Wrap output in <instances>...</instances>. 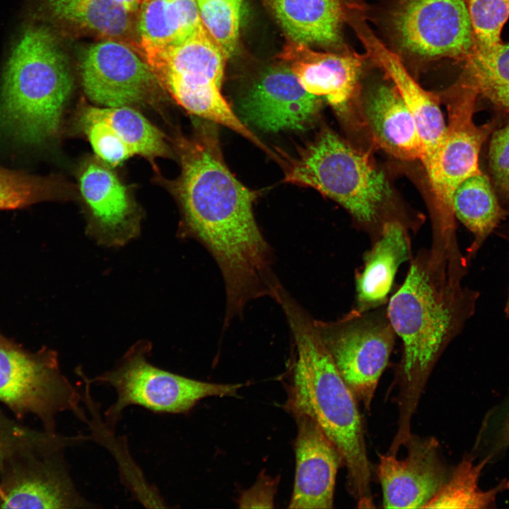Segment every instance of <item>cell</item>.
Masks as SVG:
<instances>
[{"label":"cell","mask_w":509,"mask_h":509,"mask_svg":"<svg viewBox=\"0 0 509 509\" xmlns=\"http://www.w3.org/2000/svg\"><path fill=\"white\" fill-rule=\"evenodd\" d=\"M362 117L373 142L385 153L421 161L423 150L415 121L394 85L372 89L363 100Z\"/></svg>","instance_id":"20"},{"label":"cell","mask_w":509,"mask_h":509,"mask_svg":"<svg viewBox=\"0 0 509 509\" xmlns=\"http://www.w3.org/2000/svg\"><path fill=\"white\" fill-rule=\"evenodd\" d=\"M139 50L160 87L186 111L222 124L266 148L233 112L221 93L227 59L205 26L186 39Z\"/></svg>","instance_id":"5"},{"label":"cell","mask_w":509,"mask_h":509,"mask_svg":"<svg viewBox=\"0 0 509 509\" xmlns=\"http://www.w3.org/2000/svg\"><path fill=\"white\" fill-rule=\"evenodd\" d=\"M83 382L81 393L83 403L89 412L86 422L89 429L88 440L105 447L115 458L119 477L133 498L146 508H167L164 498L158 488L148 481L141 469L129 453L127 441L124 436H117L115 428L108 426L100 413L99 404L91 395L92 386L84 372L79 374Z\"/></svg>","instance_id":"23"},{"label":"cell","mask_w":509,"mask_h":509,"mask_svg":"<svg viewBox=\"0 0 509 509\" xmlns=\"http://www.w3.org/2000/svg\"><path fill=\"white\" fill-rule=\"evenodd\" d=\"M467 261L457 245L435 240L431 249L412 259L404 281L387 305L390 322L403 345L404 420L411 419L437 360L475 310L479 293L461 284Z\"/></svg>","instance_id":"2"},{"label":"cell","mask_w":509,"mask_h":509,"mask_svg":"<svg viewBox=\"0 0 509 509\" xmlns=\"http://www.w3.org/2000/svg\"><path fill=\"white\" fill-rule=\"evenodd\" d=\"M398 47L421 59H467L472 29L464 0H397L390 13Z\"/></svg>","instance_id":"11"},{"label":"cell","mask_w":509,"mask_h":509,"mask_svg":"<svg viewBox=\"0 0 509 509\" xmlns=\"http://www.w3.org/2000/svg\"><path fill=\"white\" fill-rule=\"evenodd\" d=\"M202 23L227 58L235 50L242 0H196Z\"/></svg>","instance_id":"31"},{"label":"cell","mask_w":509,"mask_h":509,"mask_svg":"<svg viewBox=\"0 0 509 509\" xmlns=\"http://www.w3.org/2000/svg\"><path fill=\"white\" fill-rule=\"evenodd\" d=\"M3 452H3V449H2V447H1V445H0V459L2 458Z\"/></svg>","instance_id":"39"},{"label":"cell","mask_w":509,"mask_h":509,"mask_svg":"<svg viewBox=\"0 0 509 509\" xmlns=\"http://www.w3.org/2000/svg\"><path fill=\"white\" fill-rule=\"evenodd\" d=\"M79 124L96 155L112 167L134 155L150 160L170 155L163 134L129 106H86Z\"/></svg>","instance_id":"14"},{"label":"cell","mask_w":509,"mask_h":509,"mask_svg":"<svg viewBox=\"0 0 509 509\" xmlns=\"http://www.w3.org/2000/svg\"><path fill=\"white\" fill-rule=\"evenodd\" d=\"M501 447L509 446V415L505 419L501 435Z\"/></svg>","instance_id":"36"},{"label":"cell","mask_w":509,"mask_h":509,"mask_svg":"<svg viewBox=\"0 0 509 509\" xmlns=\"http://www.w3.org/2000/svg\"><path fill=\"white\" fill-rule=\"evenodd\" d=\"M411 255L407 226L398 220L387 221L356 275L353 309L365 311L386 305L399 267L410 260Z\"/></svg>","instance_id":"22"},{"label":"cell","mask_w":509,"mask_h":509,"mask_svg":"<svg viewBox=\"0 0 509 509\" xmlns=\"http://www.w3.org/2000/svg\"><path fill=\"white\" fill-rule=\"evenodd\" d=\"M81 194L90 214L89 233L106 247H121L139 232V216L125 186L109 168L86 164L79 177Z\"/></svg>","instance_id":"17"},{"label":"cell","mask_w":509,"mask_h":509,"mask_svg":"<svg viewBox=\"0 0 509 509\" xmlns=\"http://www.w3.org/2000/svg\"><path fill=\"white\" fill-rule=\"evenodd\" d=\"M66 57L54 35L35 23L16 40L0 88V134L37 146L54 139L71 91Z\"/></svg>","instance_id":"4"},{"label":"cell","mask_w":509,"mask_h":509,"mask_svg":"<svg viewBox=\"0 0 509 509\" xmlns=\"http://www.w3.org/2000/svg\"><path fill=\"white\" fill-rule=\"evenodd\" d=\"M298 427L296 472L289 508H332L336 477L343 457L310 416L291 411Z\"/></svg>","instance_id":"16"},{"label":"cell","mask_w":509,"mask_h":509,"mask_svg":"<svg viewBox=\"0 0 509 509\" xmlns=\"http://www.w3.org/2000/svg\"><path fill=\"white\" fill-rule=\"evenodd\" d=\"M503 311H504L505 316L508 317H509V286H508V297L506 299V302L505 304V308H504Z\"/></svg>","instance_id":"38"},{"label":"cell","mask_w":509,"mask_h":509,"mask_svg":"<svg viewBox=\"0 0 509 509\" xmlns=\"http://www.w3.org/2000/svg\"><path fill=\"white\" fill-rule=\"evenodd\" d=\"M282 307L296 348L288 408L312 419L341 453L358 508H373L371 467L358 401L337 370L312 319L283 289Z\"/></svg>","instance_id":"3"},{"label":"cell","mask_w":509,"mask_h":509,"mask_svg":"<svg viewBox=\"0 0 509 509\" xmlns=\"http://www.w3.org/2000/svg\"><path fill=\"white\" fill-rule=\"evenodd\" d=\"M180 147L175 191L185 233L216 260L225 283L226 314L238 316L250 300L273 298L279 286L271 269V250L253 212L257 192L226 165L213 127L201 128Z\"/></svg>","instance_id":"1"},{"label":"cell","mask_w":509,"mask_h":509,"mask_svg":"<svg viewBox=\"0 0 509 509\" xmlns=\"http://www.w3.org/2000/svg\"><path fill=\"white\" fill-rule=\"evenodd\" d=\"M452 210L455 217L474 236L467 260L476 255L505 216L489 179L482 172L469 177L458 187L452 198Z\"/></svg>","instance_id":"27"},{"label":"cell","mask_w":509,"mask_h":509,"mask_svg":"<svg viewBox=\"0 0 509 509\" xmlns=\"http://www.w3.org/2000/svg\"><path fill=\"white\" fill-rule=\"evenodd\" d=\"M284 181L316 189L365 227L377 222L389 194L385 175L369 153L330 129L322 130L290 160Z\"/></svg>","instance_id":"6"},{"label":"cell","mask_w":509,"mask_h":509,"mask_svg":"<svg viewBox=\"0 0 509 509\" xmlns=\"http://www.w3.org/2000/svg\"><path fill=\"white\" fill-rule=\"evenodd\" d=\"M464 73L476 86L479 95L496 107L509 111V82L492 78L469 65Z\"/></svg>","instance_id":"33"},{"label":"cell","mask_w":509,"mask_h":509,"mask_svg":"<svg viewBox=\"0 0 509 509\" xmlns=\"http://www.w3.org/2000/svg\"><path fill=\"white\" fill-rule=\"evenodd\" d=\"M139 51L126 42L112 39L86 48L80 74L87 96L104 107L153 103L160 86Z\"/></svg>","instance_id":"12"},{"label":"cell","mask_w":509,"mask_h":509,"mask_svg":"<svg viewBox=\"0 0 509 509\" xmlns=\"http://www.w3.org/2000/svg\"><path fill=\"white\" fill-rule=\"evenodd\" d=\"M278 479L266 475L259 476L250 489L245 491L239 499L240 508H273Z\"/></svg>","instance_id":"35"},{"label":"cell","mask_w":509,"mask_h":509,"mask_svg":"<svg viewBox=\"0 0 509 509\" xmlns=\"http://www.w3.org/2000/svg\"><path fill=\"white\" fill-rule=\"evenodd\" d=\"M139 11V47L177 43L204 26L196 0H144Z\"/></svg>","instance_id":"26"},{"label":"cell","mask_w":509,"mask_h":509,"mask_svg":"<svg viewBox=\"0 0 509 509\" xmlns=\"http://www.w3.org/2000/svg\"><path fill=\"white\" fill-rule=\"evenodd\" d=\"M0 400L17 411L37 414L51 427L61 411L83 423L88 419L81 393L60 372L55 354L31 356L1 337Z\"/></svg>","instance_id":"10"},{"label":"cell","mask_w":509,"mask_h":509,"mask_svg":"<svg viewBox=\"0 0 509 509\" xmlns=\"http://www.w3.org/2000/svg\"><path fill=\"white\" fill-rule=\"evenodd\" d=\"M350 23L368 56L391 79L410 111L421 140L423 150L421 162L426 168L435 155L447 127L438 97L424 90L413 78L399 57L373 33L360 15L353 17Z\"/></svg>","instance_id":"18"},{"label":"cell","mask_w":509,"mask_h":509,"mask_svg":"<svg viewBox=\"0 0 509 509\" xmlns=\"http://www.w3.org/2000/svg\"><path fill=\"white\" fill-rule=\"evenodd\" d=\"M151 345L132 346L115 366L89 378L93 384L112 387L115 402L103 414L115 428L128 406H139L156 414L189 412L201 399L235 396L242 384H217L189 378L154 365L148 361Z\"/></svg>","instance_id":"7"},{"label":"cell","mask_w":509,"mask_h":509,"mask_svg":"<svg viewBox=\"0 0 509 509\" xmlns=\"http://www.w3.org/2000/svg\"><path fill=\"white\" fill-rule=\"evenodd\" d=\"M59 182L52 177L30 175L0 165V210L23 208L57 198Z\"/></svg>","instance_id":"29"},{"label":"cell","mask_w":509,"mask_h":509,"mask_svg":"<svg viewBox=\"0 0 509 509\" xmlns=\"http://www.w3.org/2000/svg\"><path fill=\"white\" fill-rule=\"evenodd\" d=\"M2 508H92L98 506L77 489L64 462L13 485L4 496Z\"/></svg>","instance_id":"24"},{"label":"cell","mask_w":509,"mask_h":509,"mask_svg":"<svg viewBox=\"0 0 509 509\" xmlns=\"http://www.w3.org/2000/svg\"><path fill=\"white\" fill-rule=\"evenodd\" d=\"M131 12L139 11L144 0H117Z\"/></svg>","instance_id":"37"},{"label":"cell","mask_w":509,"mask_h":509,"mask_svg":"<svg viewBox=\"0 0 509 509\" xmlns=\"http://www.w3.org/2000/svg\"><path fill=\"white\" fill-rule=\"evenodd\" d=\"M479 91L466 76L447 91L448 123L445 135L425 168L433 194L438 230L455 231L452 198L458 187L480 173L479 153L495 128L493 122L476 125L473 119Z\"/></svg>","instance_id":"8"},{"label":"cell","mask_w":509,"mask_h":509,"mask_svg":"<svg viewBox=\"0 0 509 509\" xmlns=\"http://www.w3.org/2000/svg\"><path fill=\"white\" fill-rule=\"evenodd\" d=\"M407 455L402 460L394 454H380L378 476L385 508H423L447 480L433 438L410 435L404 443Z\"/></svg>","instance_id":"15"},{"label":"cell","mask_w":509,"mask_h":509,"mask_svg":"<svg viewBox=\"0 0 509 509\" xmlns=\"http://www.w3.org/2000/svg\"><path fill=\"white\" fill-rule=\"evenodd\" d=\"M464 1L472 29L473 46L470 54H488L502 44L501 34L509 18V0Z\"/></svg>","instance_id":"30"},{"label":"cell","mask_w":509,"mask_h":509,"mask_svg":"<svg viewBox=\"0 0 509 509\" xmlns=\"http://www.w3.org/2000/svg\"><path fill=\"white\" fill-rule=\"evenodd\" d=\"M45 6L57 21L138 46L131 37L136 30L134 12L117 0H45Z\"/></svg>","instance_id":"25"},{"label":"cell","mask_w":509,"mask_h":509,"mask_svg":"<svg viewBox=\"0 0 509 509\" xmlns=\"http://www.w3.org/2000/svg\"><path fill=\"white\" fill-rule=\"evenodd\" d=\"M279 58L308 93L323 97L337 112H345L355 95L363 62L356 53L319 52L288 40Z\"/></svg>","instance_id":"19"},{"label":"cell","mask_w":509,"mask_h":509,"mask_svg":"<svg viewBox=\"0 0 509 509\" xmlns=\"http://www.w3.org/2000/svg\"><path fill=\"white\" fill-rule=\"evenodd\" d=\"M288 40L333 47L344 23L361 11L356 0H267Z\"/></svg>","instance_id":"21"},{"label":"cell","mask_w":509,"mask_h":509,"mask_svg":"<svg viewBox=\"0 0 509 509\" xmlns=\"http://www.w3.org/2000/svg\"><path fill=\"white\" fill-rule=\"evenodd\" d=\"M322 100L307 92L289 66L279 64L264 71L240 102L243 119L269 132L302 130L317 118Z\"/></svg>","instance_id":"13"},{"label":"cell","mask_w":509,"mask_h":509,"mask_svg":"<svg viewBox=\"0 0 509 509\" xmlns=\"http://www.w3.org/2000/svg\"><path fill=\"white\" fill-rule=\"evenodd\" d=\"M315 323L340 375L369 409L396 337L387 304L365 311L352 309L335 321Z\"/></svg>","instance_id":"9"},{"label":"cell","mask_w":509,"mask_h":509,"mask_svg":"<svg viewBox=\"0 0 509 509\" xmlns=\"http://www.w3.org/2000/svg\"><path fill=\"white\" fill-rule=\"evenodd\" d=\"M467 59V65L492 78L509 82V43H502L486 54H470Z\"/></svg>","instance_id":"34"},{"label":"cell","mask_w":509,"mask_h":509,"mask_svg":"<svg viewBox=\"0 0 509 509\" xmlns=\"http://www.w3.org/2000/svg\"><path fill=\"white\" fill-rule=\"evenodd\" d=\"M487 462L474 465L469 458H464L452 472L435 496L423 508H486L494 502L496 495L504 488L498 486L488 491L477 486L478 478Z\"/></svg>","instance_id":"28"},{"label":"cell","mask_w":509,"mask_h":509,"mask_svg":"<svg viewBox=\"0 0 509 509\" xmlns=\"http://www.w3.org/2000/svg\"><path fill=\"white\" fill-rule=\"evenodd\" d=\"M488 162L495 185L509 197V122L491 134Z\"/></svg>","instance_id":"32"}]
</instances>
